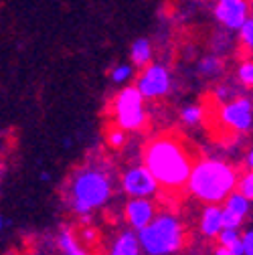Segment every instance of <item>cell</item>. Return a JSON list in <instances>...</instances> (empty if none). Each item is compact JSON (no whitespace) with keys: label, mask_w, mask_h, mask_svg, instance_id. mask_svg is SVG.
<instances>
[{"label":"cell","mask_w":253,"mask_h":255,"mask_svg":"<svg viewBox=\"0 0 253 255\" xmlns=\"http://www.w3.org/2000/svg\"><path fill=\"white\" fill-rule=\"evenodd\" d=\"M146 166L152 170V174L158 178L162 186L166 188H182L188 184L193 172V160L188 156L182 142H178L172 136L156 138L148 144L146 152Z\"/></svg>","instance_id":"6da1fadb"},{"label":"cell","mask_w":253,"mask_h":255,"mask_svg":"<svg viewBox=\"0 0 253 255\" xmlns=\"http://www.w3.org/2000/svg\"><path fill=\"white\" fill-rule=\"evenodd\" d=\"M237 174L229 164L221 160H201L193 166L186 186L193 197L213 205L225 201L237 188Z\"/></svg>","instance_id":"7a4b0ae2"},{"label":"cell","mask_w":253,"mask_h":255,"mask_svg":"<svg viewBox=\"0 0 253 255\" xmlns=\"http://www.w3.org/2000/svg\"><path fill=\"white\" fill-rule=\"evenodd\" d=\"M140 243L148 255H170L180 249L184 233L180 221L170 213H160L150 225L138 231Z\"/></svg>","instance_id":"3957f363"},{"label":"cell","mask_w":253,"mask_h":255,"mask_svg":"<svg viewBox=\"0 0 253 255\" xmlns=\"http://www.w3.org/2000/svg\"><path fill=\"white\" fill-rule=\"evenodd\" d=\"M112 195L108 176L102 170H79L71 182V205L79 215H87L93 209L104 207Z\"/></svg>","instance_id":"277c9868"},{"label":"cell","mask_w":253,"mask_h":255,"mask_svg":"<svg viewBox=\"0 0 253 255\" xmlns=\"http://www.w3.org/2000/svg\"><path fill=\"white\" fill-rule=\"evenodd\" d=\"M144 93L138 85H126L114 100V116L120 128L124 130H138L146 122L144 112Z\"/></svg>","instance_id":"5b68a950"},{"label":"cell","mask_w":253,"mask_h":255,"mask_svg":"<svg viewBox=\"0 0 253 255\" xmlns=\"http://www.w3.org/2000/svg\"><path fill=\"white\" fill-rule=\"evenodd\" d=\"M215 20L231 33H239V28L251 16L249 0H213Z\"/></svg>","instance_id":"8992f818"},{"label":"cell","mask_w":253,"mask_h":255,"mask_svg":"<svg viewBox=\"0 0 253 255\" xmlns=\"http://www.w3.org/2000/svg\"><path fill=\"white\" fill-rule=\"evenodd\" d=\"M136 85L144 93L146 100L162 98V95H166L170 91V73L160 63H150V65H146L142 69Z\"/></svg>","instance_id":"52a82bcc"},{"label":"cell","mask_w":253,"mask_h":255,"mask_svg":"<svg viewBox=\"0 0 253 255\" xmlns=\"http://www.w3.org/2000/svg\"><path fill=\"white\" fill-rule=\"evenodd\" d=\"M221 122L233 128L235 132H247L253 122V104L247 98H235L227 104H221Z\"/></svg>","instance_id":"ba28073f"},{"label":"cell","mask_w":253,"mask_h":255,"mask_svg":"<svg viewBox=\"0 0 253 255\" xmlns=\"http://www.w3.org/2000/svg\"><path fill=\"white\" fill-rule=\"evenodd\" d=\"M158 178L152 174V170L148 166H136L130 168L122 178V188L128 193L130 197H152L158 190Z\"/></svg>","instance_id":"9c48e42d"},{"label":"cell","mask_w":253,"mask_h":255,"mask_svg":"<svg viewBox=\"0 0 253 255\" xmlns=\"http://www.w3.org/2000/svg\"><path fill=\"white\" fill-rule=\"evenodd\" d=\"M126 217L134 229H144L154 221V205L144 197H132V201L126 205Z\"/></svg>","instance_id":"30bf717a"},{"label":"cell","mask_w":253,"mask_h":255,"mask_svg":"<svg viewBox=\"0 0 253 255\" xmlns=\"http://www.w3.org/2000/svg\"><path fill=\"white\" fill-rule=\"evenodd\" d=\"M223 231V209L219 207V203L207 205L201 215V233L207 237H217Z\"/></svg>","instance_id":"8fae6325"},{"label":"cell","mask_w":253,"mask_h":255,"mask_svg":"<svg viewBox=\"0 0 253 255\" xmlns=\"http://www.w3.org/2000/svg\"><path fill=\"white\" fill-rule=\"evenodd\" d=\"M140 237L132 231H124L118 235V239L112 245L110 255H140Z\"/></svg>","instance_id":"7c38bea8"},{"label":"cell","mask_w":253,"mask_h":255,"mask_svg":"<svg viewBox=\"0 0 253 255\" xmlns=\"http://www.w3.org/2000/svg\"><path fill=\"white\" fill-rule=\"evenodd\" d=\"M152 55H154V51H152V43H150L148 39H144V37L136 39V41L132 43V47H130L132 65H136V67H140V69H144L146 65H150Z\"/></svg>","instance_id":"4fadbf2b"},{"label":"cell","mask_w":253,"mask_h":255,"mask_svg":"<svg viewBox=\"0 0 253 255\" xmlns=\"http://www.w3.org/2000/svg\"><path fill=\"white\" fill-rule=\"evenodd\" d=\"M197 71L201 77H207V79H215L223 73V61L217 55H209V57H203L199 63H197Z\"/></svg>","instance_id":"5bb4252c"},{"label":"cell","mask_w":253,"mask_h":255,"mask_svg":"<svg viewBox=\"0 0 253 255\" xmlns=\"http://www.w3.org/2000/svg\"><path fill=\"white\" fill-rule=\"evenodd\" d=\"M59 247L65 255H87V251L79 245V241L75 239L71 231H63L59 235Z\"/></svg>","instance_id":"9a60e30c"},{"label":"cell","mask_w":253,"mask_h":255,"mask_svg":"<svg viewBox=\"0 0 253 255\" xmlns=\"http://www.w3.org/2000/svg\"><path fill=\"white\" fill-rule=\"evenodd\" d=\"M225 207L231 209V211H235L237 215L245 217V215L249 213V199H247L245 195H241L239 190H235V193H231V195L225 199Z\"/></svg>","instance_id":"2e32d148"},{"label":"cell","mask_w":253,"mask_h":255,"mask_svg":"<svg viewBox=\"0 0 253 255\" xmlns=\"http://www.w3.org/2000/svg\"><path fill=\"white\" fill-rule=\"evenodd\" d=\"M134 67L136 65H130V63H118V65H114L110 71L112 81L114 83H128L134 77Z\"/></svg>","instance_id":"e0dca14e"},{"label":"cell","mask_w":253,"mask_h":255,"mask_svg":"<svg viewBox=\"0 0 253 255\" xmlns=\"http://www.w3.org/2000/svg\"><path fill=\"white\" fill-rule=\"evenodd\" d=\"M203 116H205V110H203V106H186L182 112H180V118H182V122L186 124V126H197V124H201V120H203Z\"/></svg>","instance_id":"ac0fdd59"},{"label":"cell","mask_w":253,"mask_h":255,"mask_svg":"<svg viewBox=\"0 0 253 255\" xmlns=\"http://www.w3.org/2000/svg\"><path fill=\"white\" fill-rule=\"evenodd\" d=\"M239 43L243 45V49H247L249 53H253V14L239 28Z\"/></svg>","instance_id":"d6986e66"},{"label":"cell","mask_w":253,"mask_h":255,"mask_svg":"<svg viewBox=\"0 0 253 255\" xmlns=\"http://www.w3.org/2000/svg\"><path fill=\"white\" fill-rule=\"evenodd\" d=\"M237 190L241 195H245L249 201H253V170L249 168V172H245L239 182H237Z\"/></svg>","instance_id":"ffe728a7"},{"label":"cell","mask_w":253,"mask_h":255,"mask_svg":"<svg viewBox=\"0 0 253 255\" xmlns=\"http://www.w3.org/2000/svg\"><path fill=\"white\" fill-rule=\"evenodd\" d=\"M237 77L245 87H253V61H243L239 69H237Z\"/></svg>","instance_id":"44dd1931"},{"label":"cell","mask_w":253,"mask_h":255,"mask_svg":"<svg viewBox=\"0 0 253 255\" xmlns=\"http://www.w3.org/2000/svg\"><path fill=\"white\" fill-rule=\"evenodd\" d=\"M215 100H217L219 104H227V102L235 100V89H233L231 85H227V83L217 85V87H215Z\"/></svg>","instance_id":"7402d4cb"},{"label":"cell","mask_w":253,"mask_h":255,"mask_svg":"<svg viewBox=\"0 0 253 255\" xmlns=\"http://www.w3.org/2000/svg\"><path fill=\"white\" fill-rule=\"evenodd\" d=\"M245 217L237 215L235 211L223 207V227H231V229H239L241 227V223H243Z\"/></svg>","instance_id":"603a6c76"},{"label":"cell","mask_w":253,"mask_h":255,"mask_svg":"<svg viewBox=\"0 0 253 255\" xmlns=\"http://www.w3.org/2000/svg\"><path fill=\"white\" fill-rule=\"evenodd\" d=\"M217 239H219V245H225V247H231L237 239H241V235H239V231L237 229H231V227H223V231H221L219 235H217Z\"/></svg>","instance_id":"cb8c5ba5"},{"label":"cell","mask_w":253,"mask_h":255,"mask_svg":"<svg viewBox=\"0 0 253 255\" xmlns=\"http://www.w3.org/2000/svg\"><path fill=\"white\" fill-rule=\"evenodd\" d=\"M124 128H116V130H110L108 132V142H110V146H114V148H120L122 144H124Z\"/></svg>","instance_id":"d4e9b609"},{"label":"cell","mask_w":253,"mask_h":255,"mask_svg":"<svg viewBox=\"0 0 253 255\" xmlns=\"http://www.w3.org/2000/svg\"><path fill=\"white\" fill-rule=\"evenodd\" d=\"M243 249H245V255H253V229L243 233Z\"/></svg>","instance_id":"484cf974"},{"label":"cell","mask_w":253,"mask_h":255,"mask_svg":"<svg viewBox=\"0 0 253 255\" xmlns=\"http://www.w3.org/2000/svg\"><path fill=\"white\" fill-rule=\"evenodd\" d=\"M215 255H235L229 247H225V245H219L217 249H215Z\"/></svg>","instance_id":"4316f807"},{"label":"cell","mask_w":253,"mask_h":255,"mask_svg":"<svg viewBox=\"0 0 253 255\" xmlns=\"http://www.w3.org/2000/svg\"><path fill=\"white\" fill-rule=\"evenodd\" d=\"M83 237H85V241H93V237H96V233L89 231V229H85V231H83Z\"/></svg>","instance_id":"83f0119b"},{"label":"cell","mask_w":253,"mask_h":255,"mask_svg":"<svg viewBox=\"0 0 253 255\" xmlns=\"http://www.w3.org/2000/svg\"><path fill=\"white\" fill-rule=\"evenodd\" d=\"M247 166L253 170V148L249 150V154H247Z\"/></svg>","instance_id":"f1b7e54d"},{"label":"cell","mask_w":253,"mask_h":255,"mask_svg":"<svg viewBox=\"0 0 253 255\" xmlns=\"http://www.w3.org/2000/svg\"><path fill=\"white\" fill-rule=\"evenodd\" d=\"M249 4H251V14H253V0H249Z\"/></svg>","instance_id":"f546056e"}]
</instances>
